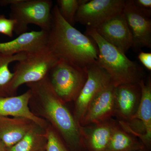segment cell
Here are the masks:
<instances>
[{"label":"cell","mask_w":151,"mask_h":151,"mask_svg":"<svg viewBox=\"0 0 151 151\" xmlns=\"http://www.w3.org/2000/svg\"><path fill=\"white\" fill-rule=\"evenodd\" d=\"M115 87L111 83L94 98L87 108L80 126L84 127L105 122L114 116Z\"/></svg>","instance_id":"12"},{"label":"cell","mask_w":151,"mask_h":151,"mask_svg":"<svg viewBox=\"0 0 151 151\" xmlns=\"http://www.w3.org/2000/svg\"><path fill=\"white\" fill-rule=\"evenodd\" d=\"M133 2L136 6L142 12L151 16V0H133Z\"/></svg>","instance_id":"24"},{"label":"cell","mask_w":151,"mask_h":151,"mask_svg":"<svg viewBox=\"0 0 151 151\" xmlns=\"http://www.w3.org/2000/svg\"><path fill=\"white\" fill-rule=\"evenodd\" d=\"M117 123L111 119L98 124L81 126L84 149L86 151H106Z\"/></svg>","instance_id":"14"},{"label":"cell","mask_w":151,"mask_h":151,"mask_svg":"<svg viewBox=\"0 0 151 151\" xmlns=\"http://www.w3.org/2000/svg\"><path fill=\"white\" fill-rule=\"evenodd\" d=\"M87 79L74 103L73 116L80 126L90 103L100 92L112 83L111 77L97 63L87 66Z\"/></svg>","instance_id":"9"},{"label":"cell","mask_w":151,"mask_h":151,"mask_svg":"<svg viewBox=\"0 0 151 151\" xmlns=\"http://www.w3.org/2000/svg\"><path fill=\"white\" fill-rule=\"evenodd\" d=\"M31 92L29 106L37 117L43 119L59 134L71 151L84 149L81 126L55 93L47 77L41 81L26 84Z\"/></svg>","instance_id":"1"},{"label":"cell","mask_w":151,"mask_h":151,"mask_svg":"<svg viewBox=\"0 0 151 151\" xmlns=\"http://www.w3.org/2000/svg\"><path fill=\"white\" fill-rule=\"evenodd\" d=\"M95 29L105 41L124 54L133 47L132 32L123 12Z\"/></svg>","instance_id":"11"},{"label":"cell","mask_w":151,"mask_h":151,"mask_svg":"<svg viewBox=\"0 0 151 151\" xmlns=\"http://www.w3.org/2000/svg\"><path fill=\"white\" fill-rule=\"evenodd\" d=\"M139 60L142 65L149 70H151V53L150 52H140L138 55Z\"/></svg>","instance_id":"25"},{"label":"cell","mask_w":151,"mask_h":151,"mask_svg":"<svg viewBox=\"0 0 151 151\" xmlns=\"http://www.w3.org/2000/svg\"><path fill=\"white\" fill-rule=\"evenodd\" d=\"M57 2L63 18L73 26L76 22V15L80 6L79 0H58Z\"/></svg>","instance_id":"21"},{"label":"cell","mask_w":151,"mask_h":151,"mask_svg":"<svg viewBox=\"0 0 151 151\" xmlns=\"http://www.w3.org/2000/svg\"><path fill=\"white\" fill-rule=\"evenodd\" d=\"M85 33L97 45V64L110 76L114 86L137 84L143 79L142 68L137 63L130 60L119 49L107 42L95 29L87 27Z\"/></svg>","instance_id":"3"},{"label":"cell","mask_w":151,"mask_h":151,"mask_svg":"<svg viewBox=\"0 0 151 151\" xmlns=\"http://www.w3.org/2000/svg\"><path fill=\"white\" fill-rule=\"evenodd\" d=\"M75 22L95 29L122 13L125 0H79Z\"/></svg>","instance_id":"8"},{"label":"cell","mask_w":151,"mask_h":151,"mask_svg":"<svg viewBox=\"0 0 151 151\" xmlns=\"http://www.w3.org/2000/svg\"><path fill=\"white\" fill-rule=\"evenodd\" d=\"M59 59L47 45L27 53L25 57L14 66L11 96H16L19 87L23 84L38 82L47 77Z\"/></svg>","instance_id":"4"},{"label":"cell","mask_w":151,"mask_h":151,"mask_svg":"<svg viewBox=\"0 0 151 151\" xmlns=\"http://www.w3.org/2000/svg\"><path fill=\"white\" fill-rule=\"evenodd\" d=\"M87 77L86 67L62 59L58 60L47 76L53 90L65 104L75 101Z\"/></svg>","instance_id":"5"},{"label":"cell","mask_w":151,"mask_h":151,"mask_svg":"<svg viewBox=\"0 0 151 151\" xmlns=\"http://www.w3.org/2000/svg\"><path fill=\"white\" fill-rule=\"evenodd\" d=\"M48 32L32 31L19 35L13 40L0 42V53L14 55L22 52H30L47 45Z\"/></svg>","instance_id":"15"},{"label":"cell","mask_w":151,"mask_h":151,"mask_svg":"<svg viewBox=\"0 0 151 151\" xmlns=\"http://www.w3.org/2000/svg\"><path fill=\"white\" fill-rule=\"evenodd\" d=\"M27 53L22 52L14 55L0 53V97L11 96V86L14 75L9 66L12 63L24 59Z\"/></svg>","instance_id":"20"},{"label":"cell","mask_w":151,"mask_h":151,"mask_svg":"<svg viewBox=\"0 0 151 151\" xmlns=\"http://www.w3.org/2000/svg\"><path fill=\"white\" fill-rule=\"evenodd\" d=\"M45 130L47 138L46 151H71L59 134L49 124Z\"/></svg>","instance_id":"22"},{"label":"cell","mask_w":151,"mask_h":151,"mask_svg":"<svg viewBox=\"0 0 151 151\" xmlns=\"http://www.w3.org/2000/svg\"><path fill=\"white\" fill-rule=\"evenodd\" d=\"M45 129L35 124L21 140L6 148V151H40L45 149L47 142Z\"/></svg>","instance_id":"19"},{"label":"cell","mask_w":151,"mask_h":151,"mask_svg":"<svg viewBox=\"0 0 151 151\" xmlns=\"http://www.w3.org/2000/svg\"><path fill=\"white\" fill-rule=\"evenodd\" d=\"M15 21L12 19H8L4 15H0V33L10 37L13 36Z\"/></svg>","instance_id":"23"},{"label":"cell","mask_w":151,"mask_h":151,"mask_svg":"<svg viewBox=\"0 0 151 151\" xmlns=\"http://www.w3.org/2000/svg\"><path fill=\"white\" fill-rule=\"evenodd\" d=\"M141 97L140 86L137 84H124L115 86V115L119 121H129L137 110Z\"/></svg>","instance_id":"13"},{"label":"cell","mask_w":151,"mask_h":151,"mask_svg":"<svg viewBox=\"0 0 151 151\" xmlns=\"http://www.w3.org/2000/svg\"><path fill=\"white\" fill-rule=\"evenodd\" d=\"M0 151H6V148L0 139Z\"/></svg>","instance_id":"27"},{"label":"cell","mask_w":151,"mask_h":151,"mask_svg":"<svg viewBox=\"0 0 151 151\" xmlns=\"http://www.w3.org/2000/svg\"><path fill=\"white\" fill-rule=\"evenodd\" d=\"M137 151H150V150L147 148L146 147H145L141 149L140 150H138Z\"/></svg>","instance_id":"28"},{"label":"cell","mask_w":151,"mask_h":151,"mask_svg":"<svg viewBox=\"0 0 151 151\" xmlns=\"http://www.w3.org/2000/svg\"><path fill=\"white\" fill-rule=\"evenodd\" d=\"M35 124L24 117L0 116V139L6 148L10 147L21 140Z\"/></svg>","instance_id":"17"},{"label":"cell","mask_w":151,"mask_h":151,"mask_svg":"<svg viewBox=\"0 0 151 151\" xmlns=\"http://www.w3.org/2000/svg\"><path fill=\"white\" fill-rule=\"evenodd\" d=\"M145 147L138 138L125 131L117 123L106 151H137Z\"/></svg>","instance_id":"18"},{"label":"cell","mask_w":151,"mask_h":151,"mask_svg":"<svg viewBox=\"0 0 151 151\" xmlns=\"http://www.w3.org/2000/svg\"><path fill=\"white\" fill-rule=\"evenodd\" d=\"M40 151H46V150H45V149H43V150H42Z\"/></svg>","instance_id":"29"},{"label":"cell","mask_w":151,"mask_h":151,"mask_svg":"<svg viewBox=\"0 0 151 151\" xmlns=\"http://www.w3.org/2000/svg\"><path fill=\"white\" fill-rule=\"evenodd\" d=\"M47 46L59 59L81 67L97 63L98 49L93 40L69 24L57 5L52 9V21Z\"/></svg>","instance_id":"2"},{"label":"cell","mask_w":151,"mask_h":151,"mask_svg":"<svg viewBox=\"0 0 151 151\" xmlns=\"http://www.w3.org/2000/svg\"><path fill=\"white\" fill-rule=\"evenodd\" d=\"M30 97L29 89L18 96L0 97V116L24 117L45 129L48 123L34 115L30 110L29 103Z\"/></svg>","instance_id":"16"},{"label":"cell","mask_w":151,"mask_h":151,"mask_svg":"<svg viewBox=\"0 0 151 151\" xmlns=\"http://www.w3.org/2000/svg\"><path fill=\"white\" fill-rule=\"evenodd\" d=\"M52 2L50 0H22L10 6V18L15 21L14 32L18 35L27 32L29 24L49 32L52 21Z\"/></svg>","instance_id":"6"},{"label":"cell","mask_w":151,"mask_h":151,"mask_svg":"<svg viewBox=\"0 0 151 151\" xmlns=\"http://www.w3.org/2000/svg\"><path fill=\"white\" fill-rule=\"evenodd\" d=\"M22 0H0V6H5L13 5L21 1Z\"/></svg>","instance_id":"26"},{"label":"cell","mask_w":151,"mask_h":151,"mask_svg":"<svg viewBox=\"0 0 151 151\" xmlns=\"http://www.w3.org/2000/svg\"><path fill=\"white\" fill-rule=\"evenodd\" d=\"M123 13L132 32V47L136 50L144 47L150 48V17L140 11L135 5L133 0H126Z\"/></svg>","instance_id":"10"},{"label":"cell","mask_w":151,"mask_h":151,"mask_svg":"<svg viewBox=\"0 0 151 151\" xmlns=\"http://www.w3.org/2000/svg\"><path fill=\"white\" fill-rule=\"evenodd\" d=\"M140 86V102L134 115L127 122L119 121L124 130L138 138L147 148L151 146V81L143 79L139 83Z\"/></svg>","instance_id":"7"}]
</instances>
